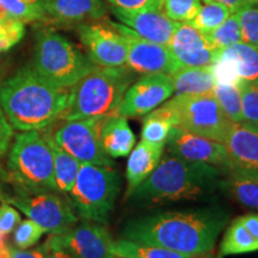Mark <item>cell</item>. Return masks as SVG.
Segmentation results:
<instances>
[{
	"label": "cell",
	"mask_w": 258,
	"mask_h": 258,
	"mask_svg": "<svg viewBox=\"0 0 258 258\" xmlns=\"http://www.w3.org/2000/svg\"><path fill=\"white\" fill-rule=\"evenodd\" d=\"M227 221V212L218 206L156 212L128 220L121 237L180 253L209 254Z\"/></svg>",
	"instance_id": "6da1fadb"
},
{
	"label": "cell",
	"mask_w": 258,
	"mask_h": 258,
	"mask_svg": "<svg viewBox=\"0 0 258 258\" xmlns=\"http://www.w3.org/2000/svg\"><path fill=\"white\" fill-rule=\"evenodd\" d=\"M70 90L53 85L35 71L22 67L0 86V106L19 132L40 131L59 120L69 104Z\"/></svg>",
	"instance_id": "7a4b0ae2"
},
{
	"label": "cell",
	"mask_w": 258,
	"mask_h": 258,
	"mask_svg": "<svg viewBox=\"0 0 258 258\" xmlns=\"http://www.w3.org/2000/svg\"><path fill=\"white\" fill-rule=\"evenodd\" d=\"M222 179L218 166L169 154L161 157L152 173L128 192L127 199L141 207L205 199L220 189Z\"/></svg>",
	"instance_id": "3957f363"
},
{
	"label": "cell",
	"mask_w": 258,
	"mask_h": 258,
	"mask_svg": "<svg viewBox=\"0 0 258 258\" xmlns=\"http://www.w3.org/2000/svg\"><path fill=\"white\" fill-rule=\"evenodd\" d=\"M133 77L125 67L95 66L70 90L69 104L61 120L108 118L117 116Z\"/></svg>",
	"instance_id": "277c9868"
},
{
	"label": "cell",
	"mask_w": 258,
	"mask_h": 258,
	"mask_svg": "<svg viewBox=\"0 0 258 258\" xmlns=\"http://www.w3.org/2000/svg\"><path fill=\"white\" fill-rule=\"evenodd\" d=\"M14 137L6 178L17 185L21 192L55 190L53 153L46 137H42L38 131L21 132Z\"/></svg>",
	"instance_id": "5b68a950"
},
{
	"label": "cell",
	"mask_w": 258,
	"mask_h": 258,
	"mask_svg": "<svg viewBox=\"0 0 258 258\" xmlns=\"http://www.w3.org/2000/svg\"><path fill=\"white\" fill-rule=\"evenodd\" d=\"M95 66L59 32L42 30L37 34L32 67L53 85L71 89Z\"/></svg>",
	"instance_id": "8992f818"
},
{
	"label": "cell",
	"mask_w": 258,
	"mask_h": 258,
	"mask_svg": "<svg viewBox=\"0 0 258 258\" xmlns=\"http://www.w3.org/2000/svg\"><path fill=\"white\" fill-rule=\"evenodd\" d=\"M120 189L121 178L112 166L82 164L70 198L83 220L106 224Z\"/></svg>",
	"instance_id": "52a82bcc"
},
{
	"label": "cell",
	"mask_w": 258,
	"mask_h": 258,
	"mask_svg": "<svg viewBox=\"0 0 258 258\" xmlns=\"http://www.w3.org/2000/svg\"><path fill=\"white\" fill-rule=\"evenodd\" d=\"M169 103L175 109L179 127L224 144L233 122L222 111L213 92L176 95Z\"/></svg>",
	"instance_id": "ba28073f"
},
{
	"label": "cell",
	"mask_w": 258,
	"mask_h": 258,
	"mask_svg": "<svg viewBox=\"0 0 258 258\" xmlns=\"http://www.w3.org/2000/svg\"><path fill=\"white\" fill-rule=\"evenodd\" d=\"M4 201L36 222L46 233H63L78 222V215H76L73 206L61 196L49 191L36 194L19 191L17 196L5 198Z\"/></svg>",
	"instance_id": "9c48e42d"
},
{
	"label": "cell",
	"mask_w": 258,
	"mask_h": 258,
	"mask_svg": "<svg viewBox=\"0 0 258 258\" xmlns=\"http://www.w3.org/2000/svg\"><path fill=\"white\" fill-rule=\"evenodd\" d=\"M105 118H82L63 121L51 134V140L80 164L114 166V161L103 151L99 129Z\"/></svg>",
	"instance_id": "30bf717a"
},
{
	"label": "cell",
	"mask_w": 258,
	"mask_h": 258,
	"mask_svg": "<svg viewBox=\"0 0 258 258\" xmlns=\"http://www.w3.org/2000/svg\"><path fill=\"white\" fill-rule=\"evenodd\" d=\"M49 247H60L73 258H114L112 239L108 230L98 222L85 221L69 231L51 234L46 240Z\"/></svg>",
	"instance_id": "8fae6325"
},
{
	"label": "cell",
	"mask_w": 258,
	"mask_h": 258,
	"mask_svg": "<svg viewBox=\"0 0 258 258\" xmlns=\"http://www.w3.org/2000/svg\"><path fill=\"white\" fill-rule=\"evenodd\" d=\"M77 31L93 64L99 67H123L127 64V43L110 24L80 23Z\"/></svg>",
	"instance_id": "7c38bea8"
},
{
	"label": "cell",
	"mask_w": 258,
	"mask_h": 258,
	"mask_svg": "<svg viewBox=\"0 0 258 258\" xmlns=\"http://www.w3.org/2000/svg\"><path fill=\"white\" fill-rule=\"evenodd\" d=\"M108 23L124 37L128 49L127 66L129 70L141 74H170L179 67L167 46L144 40L121 23Z\"/></svg>",
	"instance_id": "4fadbf2b"
},
{
	"label": "cell",
	"mask_w": 258,
	"mask_h": 258,
	"mask_svg": "<svg viewBox=\"0 0 258 258\" xmlns=\"http://www.w3.org/2000/svg\"><path fill=\"white\" fill-rule=\"evenodd\" d=\"M173 92L169 74H144V77L129 85L118 108L117 116L127 118L146 115L166 102Z\"/></svg>",
	"instance_id": "5bb4252c"
},
{
	"label": "cell",
	"mask_w": 258,
	"mask_h": 258,
	"mask_svg": "<svg viewBox=\"0 0 258 258\" xmlns=\"http://www.w3.org/2000/svg\"><path fill=\"white\" fill-rule=\"evenodd\" d=\"M224 145L228 175L258 179V129L233 122Z\"/></svg>",
	"instance_id": "9a60e30c"
},
{
	"label": "cell",
	"mask_w": 258,
	"mask_h": 258,
	"mask_svg": "<svg viewBox=\"0 0 258 258\" xmlns=\"http://www.w3.org/2000/svg\"><path fill=\"white\" fill-rule=\"evenodd\" d=\"M111 12L121 24L133 30L138 36L163 46L170 43L171 37L179 24L167 17L163 6L139 10L111 8Z\"/></svg>",
	"instance_id": "2e32d148"
},
{
	"label": "cell",
	"mask_w": 258,
	"mask_h": 258,
	"mask_svg": "<svg viewBox=\"0 0 258 258\" xmlns=\"http://www.w3.org/2000/svg\"><path fill=\"white\" fill-rule=\"evenodd\" d=\"M165 146L170 154L182 159L225 167L226 148L224 144L191 133L179 125L171 128Z\"/></svg>",
	"instance_id": "e0dca14e"
},
{
	"label": "cell",
	"mask_w": 258,
	"mask_h": 258,
	"mask_svg": "<svg viewBox=\"0 0 258 258\" xmlns=\"http://www.w3.org/2000/svg\"><path fill=\"white\" fill-rule=\"evenodd\" d=\"M179 67H209L217 60L219 50L190 23H179L167 44Z\"/></svg>",
	"instance_id": "ac0fdd59"
},
{
	"label": "cell",
	"mask_w": 258,
	"mask_h": 258,
	"mask_svg": "<svg viewBox=\"0 0 258 258\" xmlns=\"http://www.w3.org/2000/svg\"><path fill=\"white\" fill-rule=\"evenodd\" d=\"M41 4L46 18L61 24L101 18L106 12L102 0H41Z\"/></svg>",
	"instance_id": "d6986e66"
},
{
	"label": "cell",
	"mask_w": 258,
	"mask_h": 258,
	"mask_svg": "<svg viewBox=\"0 0 258 258\" xmlns=\"http://www.w3.org/2000/svg\"><path fill=\"white\" fill-rule=\"evenodd\" d=\"M99 141L104 153L109 158L127 157L135 146L134 132L129 127L127 118L112 116L102 122L99 129Z\"/></svg>",
	"instance_id": "ffe728a7"
},
{
	"label": "cell",
	"mask_w": 258,
	"mask_h": 258,
	"mask_svg": "<svg viewBox=\"0 0 258 258\" xmlns=\"http://www.w3.org/2000/svg\"><path fill=\"white\" fill-rule=\"evenodd\" d=\"M164 145H153L141 140L129 153L125 177L128 182L127 194L140 185L152 173L161 159Z\"/></svg>",
	"instance_id": "44dd1931"
},
{
	"label": "cell",
	"mask_w": 258,
	"mask_h": 258,
	"mask_svg": "<svg viewBox=\"0 0 258 258\" xmlns=\"http://www.w3.org/2000/svg\"><path fill=\"white\" fill-rule=\"evenodd\" d=\"M169 76L176 95H201L212 92L217 85L211 66L178 67Z\"/></svg>",
	"instance_id": "7402d4cb"
},
{
	"label": "cell",
	"mask_w": 258,
	"mask_h": 258,
	"mask_svg": "<svg viewBox=\"0 0 258 258\" xmlns=\"http://www.w3.org/2000/svg\"><path fill=\"white\" fill-rule=\"evenodd\" d=\"M258 251V238L244 221L243 217L234 219L222 237L218 258L245 254Z\"/></svg>",
	"instance_id": "603a6c76"
},
{
	"label": "cell",
	"mask_w": 258,
	"mask_h": 258,
	"mask_svg": "<svg viewBox=\"0 0 258 258\" xmlns=\"http://www.w3.org/2000/svg\"><path fill=\"white\" fill-rule=\"evenodd\" d=\"M175 125H178L177 114L170 103L166 102L165 104L146 114V117L143 120L141 140L165 146L169 132Z\"/></svg>",
	"instance_id": "cb8c5ba5"
},
{
	"label": "cell",
	"mask_w": 258,
	"mask_h": 258,
	"mask_svg": "<svg viewBox=\"0 0 258 258\" xmlns=\"http://www.w3.org/2000/svg\"><path fill=\"white\" fill-rule=\"evenodd\" d=\"M218 56L230 60L233 63L240 80L258 83V48L251 44L238 42L219 50Z\"/></svg>",
	"instance_id": "d4e9b609"
},
{
	"label": "cell",
	"mask_w": 258,
	"mask_h": 258,
	"mask_svg": "<svg viewBox=\"0 0 258 258\" xmlns=\"http://www.w3.org/2000/svg\"><path fill=\"white\" fill-rule=\"evenodd\" d=\"M53 153L54 161V182H55V190L62 194H70L72 190L74 182L77 179L80 165L76 158H73L66 151L54 143L49 135H44Z\"/></svg>",
	"instance_id": "484cf974"
},
{
	"label": "cell",
	"mask_w": 258,
	"mask_h": 258,
	"mask_svg": "<svg viewBox=\"0 0 258 258\" xmlns=\"http://www.w3.org/2000/svg\"><path fill=\"white\" fill-rule=\"evenodd\" d=\"M112 254L122 258H206L207 254H185L165 247L141 244L121 238L112 243Z\"/></svg>",
	"instance_id": "4316f807"
},
{
	"label": "cell",
	"mask_w": 258,
	"mask_h": 258,
	"mask_svg": "<svg viewBox=\"0 0 258 258\" xmlns=\"http://www.w3.org/2000/svg\"><path fill=\"white\" fill-rule=\"evenodd\" d=\"M220 189L243 207L258 212V179L228 175L222 179Z\"/></svg>",
	"instance_id": "83f0119b"
},
{
	"label": "cell",
	"mask_w": 258,
	"mask_h": 258,
	"mask_svg": "<svg viewBox=\"0 0 258 258\" xmlns=\"http://www.w3.org/2000/svg\"><path fill=\"white\" fill-rule=\"evenodd\" d=\"M231 15L230 10L222 4L213 0H202L198 15L190 24L203 34H207L224 23Z\"/></svg>",
	"instance_id": "f1b7e54d"
},
{
	"label": "cell",
	"mask_w": 258,
	"mask_h": 258,
	"mask_svg": "<svg viewBox=\"0 0 258 258\" xmlns=\"http://www.w3.org/2000/svg\"><path fill=\"white\" fill-rule=\"evenodd\" d=\"M212 92L226 116L232 122L241 123L243 115H241V95L239 84L238 85L217 84Z\"/></svg>",
	"instance_id": "f546056e"
},
{
	"label": "cell",
	"mask_w": 258,
	"mask_h": 258,
	"mask_svg": "<svg viewBox=\"0 0 258 258\" xmlns=\"http://www.w3.org/2000/svg\"><path fill=\"white\" fill-rule=\"evenodd\" d=\"M0 6L10 18L24 23L46 18L41 0H0Z\"/></svg>",
	"instance_id": "4dcf8cb0"
},
{
	"label": "cell",
	"mask_w": 258,
	"mask_h": 258,
	"mask_svg": "<svg viewBox=\"0 0 258 258\" xmlns=\"http://www.w3.org/2000/svg\"><path fill=\"white\" fill-rule=\"evenodd\" d=\"M206 36L213 47L218 50H222L225 48L232 46V44L241 42V34L239 22H238L237 15L232 14L224 23L215 28L211 32H207Z\"/></svg>",
	"instance_id": "1f68e13d"
},
{
	"label": "cell",
	"mask_w": 258,
	"mask_h": 258,
	"mask_svg": "<svg viewBox=\"0 0 258 258\" xmlns=\"http://www.w3.org/2000/svg\"><path fill=\"white\" fill-rule=\"evenodd\" d=\"M235 15L239 22L241 42L258 48V4L243 5Z\"/></svg>",
	"instance_id": "d6a6232c"
},
{
	"label": "cell",
	"mask_w": 258,
	"mask_h": 258,
	"mask_svg": "<svg viewBox=\"0 0 258 258\" xmlns=\"http://www.w3.org/2000/svg\"><path fill=\"white\" fill-rule=\"evenodd\" d=\"M243 123L258 129V83H239Z\"/></svg>",
	"instance_id": "836d02e7"
},
{
	"label": "cell",
	"mask_w": 258,
	"mask_h": 258,
	"mask_svg": "<svg viewBox=\"0 0 258 258\" xmlns=\"http://www.w3.org/2000/svg\"><path fill=\"white\" fill-rule=\"evenodd\" d=\"M202 0H163L167 17L177 23H190L198 15Z\"/></svg>",
	"instance_id": "e575fe53"
},
{
	"label": "cell",
	"mask_w": 258,
	"mask_h": 258,
	"mask_svg": "<svg viewBox=\"0 0 258 258\" xmlns=\"http://www.w3.org/2000/svg\"><path fill=\"white\" fill-rule=\"evenodd\" d=\"M44 232L41 226L34 222L30 219L22 220L14 231V244L17 249H29L38 243Z\"/></svg>",
	"instance_id": "d590c367"
},
{
	"label": "cell",
	"mask_w": 258,
	"mask_h": 258,
	"mask_svg": "<svg viewBox=\"0 0 258 258\" xmlns=\"http://www.w3.org/2000/svg\"><path fill=\"white\" fill-rule=\"evenodd\" d=\"M25 32V23L15 18L0 21V53H5L22 41Z\"/></svg>",
	"instance_id": "8d00e7d4"
},
{
	"label": "cell",
	"mask_w": 258,
	"mask_h": 258,
	"mask_svg": "<svg viewBox=\"0 0 258 258\" xmlns=\"http://www.w3.org/2000/svg\"><path fill=\"white\" fill-rule=\"evenodd\" d=\"M211 69L217 84H222V85H238L241 82L239 77H238L233 63L230 60L217 56V60L212 64Z\"/></svg>",
	"instance_id": "74e56055"
},
{
	"label": "cell",
	"mask_w": 258,
	"mask_h": 258,
	"mask_svg": "<svg viewBox=\"0 0 258 258\" xmlns=\"http://www.w3.org/2000/svg\"><path fill=\"white\" fill-rule=\"evenodd\" d=\"M19 222L21 213L10 203L3 202L0 206V233L4 235L12 233Z\"/></svg>",
	"instance_id": "f35d334b"
},
{
	"label": "cell",
	"mask_w": 258,
	"mask_h": 258,
	"mask_svg": "<svg viewBox=\"0 0 258 258\" xmlns=\"http://www.w3.org/2000/svg\"><path fill=\"white\" fill-rule=\"evenodd\" d=\"M12 138H14V127L6 118L4 111L0 106V161L9 151ZM2 178H6V172L0 165V179Z\"/></svg>",
	"instance_id": "ab89813d"
},
{
	"label": "cell",
	"mask_w": 258,
	"mask_h": 258,
	"mask_svg": "<svg viewBox=\"0 0 258 258\" xmlns=\"http://www.w3.org/2000/svg\"><path fill=\"white\" fill-rule=\"evenodd\" d=\"M111 8L121 10H139L152 6H163V0H106Z\"/></svg>",
	"instance_id": "60d3db41"
},
{
	"label": "cell",
	"mask_w": 258,
	"mask_h": 258,
	"mask_svg": "<svg viewBox=\"0 0 258 258\" xmlns=\"http://www.w3.org/2000/svg\"><path fill=\"white\" fill-rule=\"evenodd\" d=\"M48 250L47 243L40 245L32 250H22L17 247H11V258H46Z\"/></svg>",
	"instance_id": "b9f144b4"
},
{
	"label": "cell",
	"mask_w": 258,
	"mask_h": 258,
	"mask_svg": "<svg viewBox=\"0 0 258 258\" xmlns=\"http://www.w3.org/2000/svg\"><path fill=\"white\" fill-rule=\"evenodd\" d=\"M213 2H217L219 4L226 6L230 10L231 14H235L243 6V0H213Z\"/></svg>",
	"instance_id": "7bdbcfd3"
},
{
	"label": "cell",
	"mask_w": 258,
	"mask_h": 258,
	"mask_svg": "<svg viewBox=\"0 0 258 258\" xmlns=\"http://www.w3.org/2000/svg\"><path fill=\"white\" fill-rule=\"evenodd\" d=\"M46 258H73V257L71 256V253L67 252L66 250L60 249V247H49Z\"/></svg>",
	"instance_id": "ee69618b"
},
{
	"label": "cell",
	"mask_w": 258,
	"mask_h": 258,
	"mask_svg": "<svg viewBox=\"0 0 258 258\" xmlns=\"http://www.w3.org/2000/svg\"><path fill=\"white\" fill-rule=\"evenodd\" d=\"M0 258H11V246L6 243V235L0 233Z\"/></svg>",
	"instance_id": "f6af8a7d"
},
{
	"label": "cell",
	"mask_w": 258,
	"mask_h": 258,
	"mask_svg": "<svg viewBox=\"0 0 258 258\" xmlns=\"http://www.w3.org/2000/svg\"><path fill=\"white\" fill-rule=\"evenodd\" d=\"M247 4H258V0H243V5Z\"/></svg>",
	"instance_id": "bcb514c9"
},
{
	"label": "cell",
	"mask_w": 258,
	"mask_h": 258,
	"mask_svg": "<svg viewBox=\"0 0 258 258\" xmlns=\"http://www.w3.org/2000/svg\"><path fill=\"white\" fill-rule=\"evenodd\" d=\"M114 258H122V257H116V256H115V257H114Z\"/></svg>",
	"instance_id": "7dc6e473"
},
{
	"label": "cell",
	"mask_w": 258,
	"mask_h": 258,
	"mask_svg": "<svg viewBox=\"0 0 258 258\" xmlns=\"http://www.w3.org/2000/svg\"><path fill=\"white\" fill-rule=\"evenodd\" d=\"M0 198H2V195H0Z\"/></svg>",
	"instance_id": "c3c4849f"
}]
</instances>
